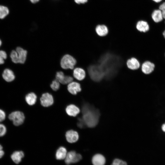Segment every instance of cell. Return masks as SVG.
Masks as SVG:
<instances>
[{"mask_svg": "<svg viewBox=\"0 0 165 165\" xmlns=\"http://www.w3.org/2000/svg\"><path fill=\"white\" fill-rule=\"evenodd\" d=\"M82 119L85 125L89 127H95L97 124L100 116L99 111L87 104L82 108Z\"/></svg>", "mask_w": 165, "mask_h": 165, "instance_id": "obj_1", "label": "cell"}, {"mask_svg": "<svg viewBox=\"0 0 165 165\" xmlns=\"http://www.w3.org/2000/svg\"><path fill=\"white\" fill-rule=\"evenodd\" d=\"M77 63L76 60L73 57L67 54L64 55L61 58L60 64L61 67L64 69L72 70L74 69Z\"/></svg>", "mask_w": 165, "mask_h": 165, "instance_id": "obj_2", "label": "cell"}, {"mask_svg": "<svg viewBox=\"0 0 165 165\" xmlns=\"http://www.w3.org/2000/svg\"><path fill=\"white\" fill-rule=\"evenodd\" d=\"M9 119L12 121L13 124L18 126L24 122L25 116L24 113L19 111H16L11 113L9 116Z\"/></svg>", "mask_w": 165, "mask_h": 165, "instance_id": "obj_3", "label": "cell"}, {"mask_svg": "<svg viewBox=\"0 0 165 165\" xmlns=\"http://www.w3.org/2000/svg\"><path fill=\"white\" fill-rule=\"evenodd\" d=\"M82 158V156L80 154L77 153L75 151H71L67 153L65 163L67 165H70L79 162Z\"/></svg>", "mask_w": 165, "mask_h": 165, "instance_id": "obj_4", "label": "cell"}, {"mask_svg": "<svg viewBox=\"0 0 165 165\" xmlns=\"http://www.w3.org/2000/svg\"><path fill=\"white\" fill-rule=\"evenodd\" d=\"M155 67V64L149 61H144L141 64V70L145 75H149L154 71Z\"/></svg>", "mask_w": 165, "mask_h": 165, "instance_id": "obj_5", "label": "cell"}, {"mask_svg": "<svg viewBox=\"0 0 165 165\" xmlns=\"http://www.w3.org/2000/svg\"><path fill=\"white\" fill-rule=\"evenodd\" d=\"M41 105L45 107H48L53 105V99L51 94L48 93L43 94L40 99Z\"/></svg>", "mask_w": 165, "mask_h": 165, "instance_id": "obj_6", "label": "cell"}, {"mask_svg": "<svg viewBox=\"0 0 165 165\" xmlns=\"http://www.w3.org/2000/svg\"><path fill=\"white\" fill-rule=\"evenodd\" d=\"M86 75V71L83 68L77 67L74 69L73 75L77 80L79 81L83 80L85 78Z\"/></svg>", "mask_w": 165, "mask_h": 165, "instance_id": "obj_7", "label": "cell"}, {"mask_svg": "<svg viewBox=\"0 0 165 165\" xmlns=\"http://www.w3.org/2000/svg\"><path fill=\"white\" fill-rule=\"evenodd\" d=\"M91 162L93 165H105L106 162L105 157L102 154L97 153L92 157Z\"/></svg>", "mask_w": 165, "mask_h": 165, "instance_id": "obj_8", "label": "cell"}, {"mask_svg": "<svg viewBox=\"0 0 165 165\" xmlns=\"http://www.w3.org/2000/svg\"><path fill=\"white\" fill-rule=\"evenodd\" d=\"M68 91L73 95H76L81 90L80 84L77 82L73 81L68 84L67 87Z\"/></svg>", "mask_w": 165, "mask_h": 165, "instance_id": "obj_9", "label": "cell"}, {"mask_svg": "<svg viewBox=\"0 0 165 165\" xmlns=\"http://www.w3.org/2000/svg\"><path fill=\"white\" fill-rule=\"evenodd\" d=\"M140 64L138 59L134 57L129 59L126 62L127 68L133 70H137L139 69L140 67Z\"/></svg>", "mask_w": 165, "mask_h": 165, "instance_id": "obj_10", "label": "cell"}, {"mask_svg": "<svg viewBox=\"0 0 165 165\" xmlns=\"http://www.w3.org/2000/svg\"><path fill=\"white\" fill-rule=\"evenodd\" d=\"M65 137L67 141L70 143H73L76 142L79 139L78 133L73 130H69L66 132Z\"/></svg>", "mask_w": 165, "mask_h": 165, "instance_id": "obj_11", "label": "cell"}, {"mask_svg": "<svg viewBox=\"0 0 165 165\" xmlns=\"http://www.w3.org/2000/svg\"><path fill=\"white\" fill-rule=\"evenodd\" d=\"M95 31L97 34L101 37L106 36L109 32L108 27L103 24L97 25L95 28Z\"/></svg>", "mask_w": 165, "mask_h": 165, "instance_id": "obj_12", "label": "cell"}, {"mask_svg": "<svg viewBox=\"0 0 165 165\" xmlns=\"http://www.w3.org/2000/svg\"><path fill=\"white\" fill-rule=\"evenodd\" d=\"M16 50L18 54L19 63H24L26 59L27 54V51L20 47H17Z\"/></svg>", "mask_w": 165, "mask_h": 165, "instance_id": "obj_13", "label": "cell"}, {"mask_svg": "<svg viewBox=\"0 0 165 165\" xmlns=\"http://www.w3.org/2000/svg\"><path fill=\"white\" fill-rule=\"evenodd\" d=\"M66 112L68 115L70 116H75L79 112V108L74 105H70L66 108Z\"/></svg>", "mask_w": 165, "mask_h": 165, "instance_id": "obj_14", "label": "cell"}, {"mask_svg": "<svg viewBox=\"0 0 165 165\" xmlns=\"http://www.w3.org/2000/svg\"><path fill=\"white\" fill-rule=\"evenodd\" d=\"M136 28L140 32L145 33L149 31V27L147 22L144 20H140L137 23Z\"/></svg>", "mask_w": 165, "mask_h": 165, "instance_id": "obj_15", "label": "cell"}, {"mask_svg": "<svg viewBox=\"0 0 165 165\" xmlns=\"http://www.w3.org/2000/svg\"><path fill=\"white\" fill-rule=\"evenodd\" d=\"M2 76L3 79L7 82L12 81L15 78V75L13 72L9 69H6L4 71Z\"/></svg>", "mask_w": 165, "mask_h": 165, "instance_id": "obj_16", "label": "cell"}, {"mask_svg": "<svg viewBox=\"0 0 165 165\" xmlns=\"http://www.w3.org/2000/svg\"><path fill=\"white\" fill-rule=\"evenodd\" d=\"M24 156V152L21 151L14 152L11 155V158L13 161L16 164H19L21 161L22 159Z\"/></svg>", "mask_w": 165, "mask_h": 165, "instance_id": "obj_17", "label": "cell"}, {"mask_svg": "<svg viewBox=\"0 0 165 165\" xmlns=\"http://www.w3.org/2000/svg\"><path fill=\"white\" fill-rule=\"evenodd\" d=\"M67 153L66 149L63 146L59 147L57 150L55 154L57 160H61L65 158Z\"/></svg>", "mask_w": 165, "mask_h": 165, "instance_id": "obj_18", "label": "cell"}, {"mask_svg": "<svg viewBox=\"0 0 165 165\" xmlns=\"http://www.w3.org/2000/svg\"><path fill=\"white\" fill-rule=\"evenodd\" d=\"M152 17L156 23L161 22L163 18L161 11L160 9L154 10L152 14Z\"/></svg>", "mask_w": 165, "mask_h": 165, "instance_id": "obj_19", "label": "cell"}, {"mask_svg": "<svg viewBox=\"0 0 165 165\" xmlns=\"http://www.w3.org/2000/svg\"><path fill=\"white\" fill-rule=\"evenodd\" d=\"M37 96L34 93L31 92L25 96L26 102L29 105H34L36 101Z\"/></svg>", "mask_w": 165, "mask_h": 165, "instance_id": "obj_20", "label": "cell"}, {"mask_svg": "<svg viewBox=\"0 0 165 165\" xmlns=\"http://www.w3.org/2000/svg\"><path fill=\"white\" fill-rule=\"evenodd\" d=\"M8 8L6 6L0 5V19L4 18L9 13Z\"/></svg>", "mask_w": 165, "mask_h": 165, "instance_id": "obj_21", "label": "cell"}, {"mask_svg": "<svg viewBox=\"0 0 165 165\" xmlns=\"http://www.w3.org/2000/svg\"><path fill=\"white\" fill-rule=\"evenodd\" d=\"M65 78L66 75H64V73L62 72L59 71L56 73V79L60 83L64 84Z\"/></svg>", "mask_w": 165, "mask_h": 165, "instance_id": "obj_22", "label": "cell"}, {"mask_svg": "<svg viewBox=\"0 0 165 165\" xmlns=\"http://www.w3.org/2000/svg\"><path fill=\"white\" fill-rule=\"evenodd\" d=\"M10 57L12 61L15 63H19L17 53L16 50H13L11 52Z\"/></svg>", "mask_w": 165, "mask_h": 165, "instance_id": "obj_23", "label": "cell"}, {"mask_svg": "<svg viewBox=\"0 0 165 165\" xmlns=\"http://www.w3.org/2000/svg\"><path fill=\"white\" fill-rule=\"evenodd\" d=\"M50 86L53 90L55 91L57 90L60 88V82L56 79L54 80L52 82Z\"/></svg>", "mask_w": 165, "mask_h": 165, "instance_id": "obj_24", "label": "cell"}, {"mask_svg": "<svg viewBox=\"0 0 165 165\" xmlns=\"http://www.w3.org/2000/svg\"><path fill=\"white\" fill-rule=\"evenodd\" d=\"M111 165H127V164L125 161L116 158L113 160Z\"/></svg>", "mask_w": 165, "mask_h": 165, "instance_id": "obj_25", "label": "cell"}, {"mask_svg": "<svg viewBox=\"0 0 165 165\" xmlns=\"http://www.w3.org/2000/svg\"><path fill=\"white\" fill-rule=\"evenodd\" d=\"M7 57V54L5 51L0 50V64L4 63L5 60L6 59Z\"/></svg>", "mask_w": 165, "mask_h": 165, "instance_id": "obj_26", "label": "cell"}, {"mask_svg": "<svg viewBox=\"0 0 165 165\" xmlns=\"http://www.w3.org/2000/svg\"><path fill=\"white\" fill-rule=\"evenodd\" d=\"M6 128L5 126L2 124H0V137L3 136L6 133Z\"/></svg>", "mask_w": 165, "mask_h": 165, "instance_id": "obj_27", "label": "cell"}, {"mask_svg": "<svg viewBox=\"0 0 165 165\" xmlns=\"http://www.w3.org/2000/svg\"><path fill=\"white\" fill-rule=\"evenodd\" d=\"M159 9L162 11L163 18L165 19V2H163L160 5Z\"/></svg>", "mask_w": 165, "mask_h": 165, "instance_id": "obj_28", "label": "cell"}, {"mask_svg": "<svg viewBox=\"0 0 165 165\" xmlns=\"http://www.w3.org/2000/svg\"><path fill=\"white\" fill-rule=\"evenodd\" d=\"M5 118V113L3 110L0 109V122H1L4 120Z\"/></svg>", "mask_w": 165, "mask_h": 165, "instance_id": "obj_29", "label": "cell"}, {"mask_svg": "<svg viewBox=\"0 0 165 165\" xmlns=\"http://www.w3.org/2000/svg\"><path fill=\"white\" fill-rule=\"evenodd\" d=\"M78 126L81 128H82L85 125L82 119L79 118L78 122L77 123Z\"/></svg>", "mask_w": 165, "mask_h": 165, "instance_id": "obj_30", "label": "cell"}, {"mask_svg": "<svg viewBox=\"0 0 165 165\" xmlns=\"http://www.w3.org/2000/svg\"><path fill=\"white\" fill-rule=\"evenodd\" d=\"M75 2L78 4H84L85 3H86L88 0H74Z\"/></svg>", "mask_w": 165, "mask_h": 165, "instance_id": "obj_31", "label": "cell"}, {"mask_svg": "<svg viewBox=\"0 0 165 165\" xmlns=\"http://www.w3.org/2000/svg\"><path fill=\"white\" fill-rule=\"evenodd\" d=\"M2 149V146L0 144V158H1L3 156L4 154Z\"/></svg>", "mask_w": 165, "mask_h": 165, "instance_id": "obj_32", "label": "cell"}, {"mask_svg": "<svg viewBox=\"0 0 165 165\" xmlns=\"http://www.w3.org/2000/svg\"><path fill=\"white\" fill-rule=\"evenodd\" d=\"M162 129L163 131L165 132V123L162 125Z\"/></svg>", "mask_w": 165, "mask_h": 165, "instance_id": "obj_33", "label": "cell"}, {"mask_svg": "<svg viewBox=\"0 0 165 165\" xmlns=\"http://www.w3.org/2000/svg\"><path fill=\"white\" fill-rule=\"evenodd\" d=\"M39 0H30L31 2L33 3H35L38 2Z\"/></svg>", "mask_w": 165, "mask_h": 165, "instance_id": "obj_34", "label": "cell"}, {"mask_svg": "<svg viewBox=\"0 0 165 165\" xmlns=\"http://www.w3.org/2000/svg\"><path fill=\"white\" fill-rule=\"evenodd\" d=\"M152 0L154 1V2H157V3L160 2L162 1V0Z\"/></svg>", "mask_w": 165, "mask_h": 165, "instance_id": "obj_35", "label": "cell"}, {"mask_svg": "<svg viewBox=\"0 0 165 165\" xmlns=\"http://www.w3.org/2000/svg\"><path fill=\"white\" fill-rule=\"evenodd\" d=\"M163 38L165 39V30L163 32Z\"/></svg>", "mask_w": 165, "mask_h": 165, "instance_id": "obj_36", "label": "cell"}, {"mask_svg": "<svg viewBox=\"0 0 165 165\" xmlns=\"http://www.w3.org/2000/svg\"><path fill=\"white\" fill-rule=\"evenodd\" d=\"M2 43V41H1V40L0 39V46L1 45Z\"/></svg>", "mask_w": 165, "mask_h": 165, "instance_id": "obj_37", "label": "cell"}, {"mask_svg": "<svg viewBox=\"0 0 165 165\" xmlns=\"http://www.w3.org/2000/svg\"><path fill=\"white\" fill-rule=\"evenodd\" d=\"M164 55H165V54H164Z\"/></svg>", "mask_w": 165, "mask_h": 165, "instance_id": "obj_38", "label": "cell"}]
</instances>
